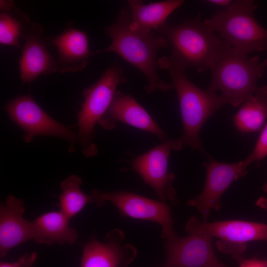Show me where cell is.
<instances>
[{
	"instance_id": "d6986e66",
	"label": "cell",
	"mask_w": 267,
	"mask_h": 267,
	"mask_svg": "<svg viewBox=\"0 0 267 267\" xmlns=\"http://www.w3.org/2000/svg\"><path fill=\"white\" fill-rule=\"evenodd\" d=\"M70 219L61 210L50 212L32 221L35 230V241L41 244L51 245L73 244L77 240V232L69 224Z\"/></svg>"
},
{
	"instance_id": "277c9868",
	"label": "cell",
	"mask_w": 267,
	"mask_h": 267,
	"mask_svg": "<svg viewBox=\"0 0 267 267\" xmlns=\"http://www.w3.org/2000/svg\"><path fill=\"white\" fill-rule=\"evenodd\" d=\"M265 68L258 56L250 57L225 43L210 70L207 89L220 91L226 104L238 107L254 93Z\"/></svg>"
},
{
	"instance_id": "ac0fdd59",
	"label": "cell",
	"mask_w": 267,
	"mask_h": 267,
	"mask_svg": "<svg viewBox=\"0 0 267 267\" xmlns=\"http://www.w3.org/2000/svg\"><path fill=\"white\" fill-rule=\"evenodd\" d=\"M127 1L131 12V28L143 32L157 30L166 24L169 16L184 2L182 0H167L144 4L140 0Z\"/></svg>"
},
{
	"instance_id": "4fadbf2b",
	"label": "cell",
	"mask_w": 267,
	"mask_h": 267,
	"mask_svg": "<svg viewBox=\"0 0 267 267\" xmlns=\"http://www.w3.org/2000/svg\"><path fill=\"white\" fill-rule=\"evenodd\" d=\"M43 35V26L29 17L23 31L22 39L25 42L19 61L23 84L32 83L40 75L56 72L55 58L48 51Z\"/></svg>"
},
{
	"instance_id": "30bf717a",
	"label": "cell",
	"mask_w": 267,
	"mask_h": 267,
	"mask_svg": "<svg viewBox=\"0 0 267 267\" xmlns=\"http://www.w3.org/2000/svg\"><path fill=\"white\" fill-rule=\"evenodd\" d=\"M249 155L244 160L235 163L219 162L212 158L203 163L206 171L205 184L201 192L187 204L196 208L202 221H207L212 210L222 208V195L230 185L248 173V167L253 163Z\"/></svg>"
},
{
	"instance_id": "3957f363",
	"label": "cell",
	"mask_w": 267,
	"mask_h": 267,
	"mask_svg": "<svg viewBox=\"0 0 267 267\" xmlns=\"http://www.w3.org/2000/svg\"><path fill=\"white\" fill-rule=\"evenodd\" d=\"M155 32L171 45L169 59L173 64L195 67L199 73L211 69L225 44L206 29L200 15L178 25L166 23Z\"/></svg>"
},
{
	"instance_id": "cb8c5ba5",
	"label": "cell",
	"mask_w": 267,
	"mask_h": 267,
	"mask_svg": "<svg viewBox=\"0 0 267 267\" xmlns=\"http://www.w3.org/2000/svg\"><path fill=\"white\" fill-rule=\"evenodd\" d=\"M38 257L37 253H25L13 263L1 262L0 267H32Z\"/></svg>"
},
{
	"instance_id": "9a60e30c",
	"label": "cell",
	"mask_w": 267,
	"mask_h": 267,
	"mask_svg": "<svg viewBox=\"0 0 267 267\" xmlns=\"http://www.w3.org/2000/svg\"><path fill=\"white\" fill-rule=\"evenodd\" d=\"M118 122L151 134L162 141L168 138L167 133L133 96L120 91L116 92L109 109L99 124L105 129L113 130Z\"/></svg>"
},
{
	"instance_id": "8992f818",
	"label": "cell",
	"mask_w": 267,
	"mask_h": 267,
	"mask_svg": "<svg viewBox=\"0 0 267 267\" xmlns=\"http://www.w3.org/2000/svg\"><path fill=\"white\" fill-rule=\"evenodd\" d=\"M126 82L123 68L113 65L95 83L83 90L84 100L78 114L77 143L85 157H91L97 153L93 141L95 126L109 109L118 86Z\"/></svg>"
},
{
	"instance_id": "7c38bea8",
	"label": "cell",
	"mask_w": 267,
	"mask_h": 267,
	"mask_svg": "<svg viewBox=\"0 0 267 267\" xmlns=\"http://www.w3.org/2000/svg\"><path fill=\"white\" fill-rule=\"evenodd\" d=\"M185 237L176 234L165 239L163 267H228L217 257L212 236L191 233Z\"/></svg>"
},
{
	"instance_id": "5b68a950",
	"label": "cell",
	"mask_w": 267,
	"mask_h": 267,
	"mask_svg": "<svg viewBox=\"0 0 267 267\" xmlns=\"http://www.w3.org/2000/svg\"><path fill=\"white\" fill-rule=\"evenodd\" d=\"M258 5L251 0L233 1L203 21L206 29L235 49L248 54L267 50V29L254 16Z\"/></svg>"
},
{
	"instance_id": "ffe728a7",
	"label": "cell",
	"mask_w": 267,
	"mask_h": 267,
	"mask_svg": "<svg viewBox=\"0 0 267 267\" xmlns=\"http://www.w3.org/2000/svg\"><path fill=\"white\" fill-rule=\"evenodd\" d=\"M267 120V85L259 87L254 93L245 100L233 117V123L242 133L261 130Z\"/></svg>"
},
{
	"instance_id": "83f0119b",
	"label": "cell",
	"mask_w": 267,
	"mask_h": 267,
	"mask_svg": "<svg viewBox=\"0 0 267 267\" xmlns=\"http://www.w3.org/2000/svg\"><path fill=\"white\" fill-rule=\"evenodd\" d=\"M264 65L266 68H267V58H266L264 61H263Z\"/></svg>"
},
{
	"instance_id": "7402d4cb",
	"label": "cell",
	"mask_w": 267,
	"mask_h": 267,
	"mask_svg": "<svg viewBox=\"0 0 267 267\" xmlns=\"http://www.w3.org/2000/svg\"><path fill=\"white\" fill-rule=\"evenodd\" d=\"M82 179L71 175L60 183L62 192L59 196V207L70 219L78 214L89 203L94 202L92 195H88L80 188Z\"/></svg>"
},
{
	"instance_id": "484cf974",
	"label": "cell",
	"mask_w": 267,
	"mask_h": 267,
	"mask_svg": "<svg viewBox=\"0 0 267 267\" xmlns=\"http://www.w3.org/2000/svg\"><path fill=\"white\" fill-rule=\"evenodd\" d=\"M263 190L266 193V195L260 197L257 200L256 204L261 208L267 210V183L264 185Z\"/></svg>"
},
{
	"instance_id": "52a82bcc",
	"label": "cell",
	"mask_w": 267,
	"mask_h": 267,
	"mask_svg": "<svg viewBox=\"0 0 267 267\" xmlns=\"http://www.w3.org/2000/svg\"><path fill=\"white\" fill-rule=\"evenodd\" d=\"M185 230L188 233H203L218 238L216 247L232 258L242 255L248 242L267 241V224L247 221L209 222L192 216L187 222Z\"/></svg>"
},
{
	"instance_id": "8fae6325",
	"label": "cell",
	"mask_w": 267,
	"mask_h": 267,
	"mask_svg": "<svg viewBox=\"0 0 267 267\" xmlns=\"http://www.w3.org/2000/svg\"><path fill=\"white\" fill-rule=\"evenodd\" d=\"M174 139H166L148 151L134 157L132 169L163 202H177L173 186L175 176L169 173L168 163Z\"/></svg>"
},
{
	"instance_id": "ba28073f",
	"label": "cell",
	"mask_w": 267,
	"mask_h": 267,
	"mask_svg": "<svg viewBox=\"0 0 267 267\" xmlns=\"http://www.w3.org/2000/svg\"><path fill=\"white\" fill-rule=\"evenodd\" d=\"M4 109L10 119L24 131L23 139L31 142L37 135L61 138L69 143V150H75L77 134L57 122L37 103L30 94L20 95L8 101Z\"/></svg>"
},
{
	"instance_id": "9c48e42d",
	"label": "cell",
	"mask_w": 267,
	"mask_h": 267,
	"mask_svg": "<svg viewBox=\"0 0 267 267\" xmlns=\"http://www.w3.org/2000/svg\"><path fill=\"white\" fill-rule=\"evenodd\" d=\"M92 195L97 206L110 201L124 216L158 223L162 227V236L164 239L176 234L170 206L165 202L122 190L109 192L93 189Z\"/></svg>"
},
{
	"instance_id": "7a4b0ae2",
	"label": "cell",
	"mask_w": 267,
	"mask_h": 267,
	"mask_svg": "<svg viewBox=\"0 0 267 267\" xmlns=\"http://www.w3.org/2000/svg\"><path fill=\"white\" fill-rule=\"evenodd\" d=\"M157 63L158 67L168 72L180 107L182 133L174 139L173 150L190 147L204 156L208 155L199 138L200 131L206 120L226 103L220 95L193 84L187 78L186 69L173 64L169 57L162 56Z\"/></svg>"
},
{
	"instance_id": "d4e9b609",
	"label": "cell",
	"mask_w": 267,
	"mask_h": 267,
	"mask_svg": "<svg viewBox=\"0 0 267 267\" xmlns=\"http://www.w3.org/2000/svg\"><path fill=\"white\" fill-rule=\"evenodd\" d=\"M234 259L239 267H267V260L256 258H246L243 255L237 256Z\"/></svg>"
},
{
	"instance_id": "603a6c76",
	"label": "cell",
	"mask_w": 267,
	"mask_h": 267,
	"mask_svg": "<svg viewBox=\"0 0 267 267\" xmlns=\"http://www.w3.org/2000/svg\"><path fill=\"white\" fill-rule=\"evenodd\" d=\"M249 155L257 165L267 155V123L262 130L253 152Z\"/></svg>"
},
{
	"instance_id": "5bb4252c",
	"label": "cell",
	"mask_w": 267,
	"mask_h": 267,
	"mask_svg": "<svg viewBox=\"0 0 267 267\" xmlns=\"http://www.w3.org/2000/svg\"><path fill=\"white\" fill-rule=\"evenodd\" d=\"M125 235L114 229L106 236L105 242L92 239L84 246L81 267H128L137 255L132 245L123 244Z\"/></svg>"
},
{
	"instance_id": "44dd1931",
	"label": "cell",
	"mask_w": 267,
	"mask_h": 267,
	"mask_svg": "<svg viewBox=\"0 0 267 267\" xmlns=\"http://www.w3.org/2000/svg\"><path fill=\"white\" fill-rule=\"evenodd\" d=\"M0 43L21 48L20 43L25 23L29 17L12 0L0 1Z\"/></svg>"
},
{
	"instance_id": "4316f807",
	"label": "cell",
	"mask_w": 267,
	"mask_h": 267,
	"mask_svg": "<svg viewBox=\"0 0 267 267\" xmlns=\"http://www.w3.org/2000/svg\"><path fill=\"white\" fill-rule=\"evenodd\" d=\"M207 1L216 5L224 6L225 7L229 5L233 1L231 0H209Z\"/></svg>"
},
{
	"instance_id": "6da1fadb",
	"label": "cell",
	"mask_w": 267,
	"mask_h": 267,
	"mask_svg": "<svg viewBox=\"0 0 267 267\" xmlns=\"http://www.w3.org/2000/svg\"><path fill=\"white\" fill-rule=\"evenodd\" d=\"M131 19L130 7H122L115 21L104 28L105 34L111 40V44L90 52V55L114 52L143 74L148 82L144 87L148 93L170 90L173 88L172 84L161 80L157 73V52L167 45V40L155 31L143 32L132 29Z\"/></svg>"
},
{
	"instance_id": "2e32d148",
	"label": "cell",
	"mask_w": 267,
	"mask_h": 267,
	"mask_svg": "<svg viewBox=\"0 0 267 267\" xmlns=\"http://www.w3.org/2000/svg\"><path fill=\"white\" fill-rule=\"evenodd\" d=\"M45 41L57 51L56 72L74 73L87 66L91 55L88 36L84 31L69 25L57 35L47 37Z\"/></svg>"
},
{
	"instance_id": "e0dca14e",
	"label": "cell",
	"mask_w": 267,
	"mask_h": 267,
	"mask_svg": "<svg viewBox=\"0 0 267 267\" xmlns=\"http://www.w3.org/2000/svg\"><path fill=\"white\" fill-rule=\"evenodd\" d=\"M24 202L9 195L0 206V256L5 257L12 248L35 238L32 222L25 220L23 214Z\"/></svg>"
}]
</instances>
